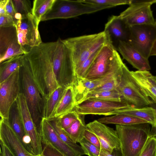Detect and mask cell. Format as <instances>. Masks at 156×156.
I'll return each instance as SVG.
<instances>
[{"instance_id": "obj_1", "label": "cell", "mask_w": 156, "mask_h": 156, "mask_svg": "<svg viewBox=\"0 0 156 156\" xmlns=\"http://www.w3.org/2000/svg\"><path fill=\"white\" fill-rule=\"evenodd\" d=\"M28 65L35 82L42 95L47 98L60 87L54 73L51 42H42L22 55Z\"/></svg>"}, {"instance_id": "obj_2", "label": "cell", "mask_w": 156, "mask_h": 156, "mask_svg": "<svg viewBox=\"0 0 156 156\" xmlns=\"http://www.w3.org/2000/svg\"><path fill=\"white\" fill-rule=\"evenodd\" d=\"M62 40L70 50L75 75L76 71L92 54L107 43H112L104 31Z\"/></svg>"}, {"instance_id": "obj_3", "label": "cell", "mask_w": 156, "mask_h": 156, "mask_svg": "<svg viewBox=\"0 0 156 156\" xmlns=\"http://www.w3.org/2000/svg\"><path fill=\"white\" fill-rule=\"evenodd\" d=\"M148 123L130 125H116L123 156H139L149 138Z\"/></svg>"}, {"instance_id": "obj_4", "label": "cell", "mask_w": 156, "mask_h": 156, "mask_svg": "<svg viewBox=\"0 0 156 156\" xmlns=\"http://www.w3.org/2000/svg\"><path fill=\"white\" fill-rule=\"evenodd\" d=\"M51 44L53 66L58 82L65 87L73 85L75 75L70 50L60 38Z\"/></svg>"}, {"instance_id": "obj_5", "label": "cell", "mask_w": 156, "mask_h": 156, "mask_svg": "<svg viewBox=\"0 0 156 156\" xmlns=\"http://www.w3.org/2000/svg\"><path fill=\"white\" fill-rule=\"evenodd\" d=\"M22 65L20 69L21 92L26 102L37 128H39L43 118L44 99L41 93L34 80L29 67L22 57Z\"/></svg>"}, {"instance_id": "obj_6", "label": "cell", "mask_w": 156, "mask_h": 156, "mask_svg": "<svg viewBox=\"0 0 156 156\" xmlns=\"http://www.w3.org/2000/svg\"><path fill=\"white\" fill-rule=\"evenodd\" d=\"M124 64L115 48L109 42L100 49L84 79L90 80L100 79L119 69Z\"/></svg>"}, {"instance_id": "obj_7", "label": "cell", "mask_w": 156, "mask_h": 156, "mask_svg": "<svg viewBox=\"0 0 156 156\" xmlns=\"http://www.w3.org/2000/svg\"><path fill=\"white\" fill-rule=\"evenodd\" d=\"M109 8L86 3L80 0H55L51 8L42 17L41 21L73 18Z\"/></svg>"}, {"instance_id": "obj_8", "label": "cell", "mask_w": 156, "mask_h": 156, "mask_svg": "<svg viewBox=\"0 0 156 156\" xmlns=\"http://www.w3.org/2000/svg\"><path fill=\"white\" fill-rule=\"evenodd\" d=\"M122 101L136 108L151 106L154 103L141 89L124 64L119 84L116 89Z\"/></svg>"}, {"instance_id": "obj_9", "label": "cell", "mask_w": 156, "mask_h": 156, "mask_svg": "<svg viewBox=\"0 0 156 156\" xmlns=\"http://www.w3.org/2000/svg\"><path fill=\"white\" fill-rule=\"evenodd\" d=\"M39 23L31 13L22 16L15 25L18 42L25 54L42 42L38 30Z\"/></svg>"}, {"instance_id": "obj_10", "label": "cell", "mask_w": 156, "mask_h": 156, "mask_svg": "<svg viewBox=\"0 0 156 156\" xmlns=\"http://www.w3.org/2000/svg\"><path fill=\"white\" fill-rule=\"evenodd\" d=\"M127 42L145 58L148 59L156 39V25L144 24L129 27Z\"/></svg>"}, {"instance_id": "obj_11", "label": "cell", "mask_w": 156, "mask_h": 156, "mask_svg": "<svg viewBox=\"0 0 156 156\" xmlns=\"http://www.w3.org/2000/svg\"><path fill=\"white\" fill-rule=\"evenodd\" d=\"M155 0H131L129 6L119 15L128 27L144 24H154L151 6Z\"/></svg>"}, {"instance_id": "obj_12", "label": "cell", "mask_w": 156, "mask_h": 156, "mask_svg": "<svg viewBox=\"0 0 156 156\" xmlns=\"http://www.w3.org/2000/svg\"><path fill=\"white\" fill-rule=\"evenodd\" d=\"M20 69L0 83V115L1 118L8 119L10 108L21 93Z\"/></svg>"}, {"instance_id": "obj_13", "label": "cell", "mask_w": 156, "mask_h": 156, "mask_svg": "<svg viewBox=\"0 0 156 156\" xmlns=\"http://www.w3.org/2000/svg\"><path fill=\"white\" fill-rule=\"evenodd\" d=\"M130 106L125 102L88 98L76 105L74 109L79 115H113L117 110Z\"/></svg>"}, {"instance_id": "obj_14", "label": "cell", "mask_w": 156, "mask_h": 156, "mask_svg": "<svg viewBox=\"0 0 156 156\" xmlns=\"http://www.w3.org/2000/svg\"><path fill=\"white\" fill-rule=\"evenodd\" d=\"M26 135L30 139L31 153L36 155L42 154V140L27 105L25 98L21 92L17 99Z\"/></svg>"}, {"instance_id": "obj_15", "label": "cell", "mask_w": 156, "mask_h": 156, "mask_svg": "<svg viewBox=\"0 0 156 156\" xmlns=\"http://www.w3.org/2000/svg\"><path fill=\"white\" fill-rule=\"evenodd\" d=\"M24 54L18 42L15 26L0 27V63Z\"/></svg>"}, {"instance_id": "obj_16", "label": "cell", "mask_w": 156, "mask_h": 156, "mask_svg": "<svg viewBox=\"0 0 156 156\" xmlns=\"http://www.w3.org/2000/svg\"><path fill=\"white\" fill-rule=\"evenodd\" d=\"M0 140L8 148L14 156H30V153L13 130L8 119L1 118Z\"/></svg>"}, {"instance_id": "obj_17", "label": "cell", "mask_w": 156, "mask_h": 156, "mask_svg": "<svg viewBox=\"0 0 156 156\" xmlns=\"http://www.w3.org/2000/svg\"><path fill=\"white\" fill-rule=\"evenodd\" d=\"M39 131L42 143L44 144H50L65 156H79L62 140L48 119L42 118Z\"/></svg>"}, {"instance_id": "obj_18", "label": "cell", "mask_w": 156, "mask_h": 156, "mask_svg": "<svg viewBox=\"0 0 156 156\" xmlns=\"http://www.w3.org/2000/svg\"><path fill=\"white\" fill-rule=\"evenodd\" d=\"M116 48L123 58L139 71L151 69L148 59L143 56L127 42L119 41Z\"/></svg>"}, {"instance_id": "obj_19", "label": "cell", "mask_w": 156, "mask_h": 156, "mask_svg": "<svg viewBox=\"0 0 156 156\" xmlns=\"http://www.w3.org/2000/svg\"><path fill=\"white\" fill-rule=\"evenodd\" d=\"M123 66L118 70L97 80H90L85 79H81L76 80L73 85L76 105L80 102L87 93L121 73Z\"/></svg>"}, {"instance_id": "obj_20", "label": "cell", "mask_w": 156, "mask_h": 156, "mask_svg": "<svg viewBox=\"0 0 156 156\" xmlns=\"http://www.w3.org/2000/svg\"><path fill=\"white\" fill-rule=\"evenodd\" d=\"M108 36L112 44L116 46L120 41L127 42L129 35V27L119 16H112L105 24L104 30Z\"/></svg>"}, {"instance_id": "obj_21", "label": "cell", "mask_w": 156, "mask_h": 156, "mask_svg": "<svg viewBox=\"0 0 156 156\" xmlns=\"http://www.w3.org/2000/svg\"><path fill=\"white\" fill-rule=\"evenodd\" d=\"M86 126L98 138L108 143L113 149L121 147L119 138L116 130L97 120L89 122Z\"/></svg>"}, {"instance_id": "obj_22", "label": "cell", "mask_w": 156, "mask_h": 156, "mask_svg": "<svg viewBox=\"0 0 156 156\" xmlns=\"http://www.w3.org/2000/svg\"><path fill=\"white\" fill-rule=\"evenodd\" d=\"M139 87L152 102L156 104V78L147 71H130Z\"/></svg>"}, {"instance_id": "obj_23", "label": "cell", "mask_w": 156, "mask_h": 156, "mask_svg": "<svg viewBox=\"0 0 156 156\" xmlns=\"http://www.w3.org/2000/svg\"><path fill=\"white\" fill-rule=\"evenodd\" d=\"M119 114L130 115L144 119L151 126H154L156 123V112L155 109L152 106L136 108L129 106L117 110L113 113V115Z\"/></svg>"}, {"instance_id": "obj_24", "label": "cell", "mask_w": 156, "mask_h": 156, "mask_svg": "<svg viewBox=\"0 0 156 156\" xmlns=\"http://www.w3.org/2000/svg\"><path fill=\"white\" fill-rule=\"evenodd\" d=\"M74 88L73 85L66 87L55 113V118H59L73 111L76 105Z\"/></svg>"}, {"instance_id": "obj_25", "label": "cell", "mask_w": 156, "mask_h": 156, "mask_svg": "<svg viewBox=\"0 0 156 156\" xmlns=\"http://www.w3.org/2000/svg\"><path fill=\"white\" fill-rule=\"evenodd\" d=\"M66 87L60 86L56 89L47 99H44L43 118L48 119L55 118L56 109Z\"/></svg>"}, {"instance_id": "obj_26", "label": "cell", "mask_w": 156, "mask_h": 156, "mask_svg": "<svg viewBox=\"0 0 156 156\" xmlns=\"http://www.w3.org/2000/svg\"><path fill=\"white\" fill-rule=\"evenodd\" d=\"M8 120L11 127L22 142L26 134L17 99L10 108Z\"/></svg>"}, {"instance_id": "obj_27", "label": "cell", "mask_w": 156, "mask_h": 156, "mask_svg": "<svg viewBox=\"0 0 156 156\" xmlns=\"http://www.w3.org/2000/svg\"><path fill=\"white\" fill-rule=\"evenodd\" d=\"M113 115L101 118L97 120L104 124H114L121 125H130L148 123L144 119L130 115L119 114Z\"/></svg>"}, {"instance_id": "obj_28", "label": "cell", "mask_w": 156, "mask_h": 156, "mask_svg": "<svg viewBox=\"0 0 156 156\" xmlns=\"http://www.w3.org/2000/svg\"><path fill=\"white\" fill-rule=\"evenodd\" d=\"M22 55L13 57L0 63V83L20 68L22 65Z\"/></svg>"}, {"instance_id": "obj_29", "label": "cell", "mask_w": 156, "mask_h": 156, "mask_svg": "<svg viewBox=\"0 0 156 156\" xmlns=\"http://www.w3.org/2000/svg\"><path fill=\"white\" fill-rule=\"evenodd\" d=\"M48 120L62 140L72 148L79 156L85 154L81 146L74 142L62 128L58 118H54Z\"/></svg>"}, {"instance_id": "obj_30", "label": "cell", "mask_w": 156, "mask_h": 156, "mask_svg": "<svg viewBox=\"0 0 156 156\" xmlns=\"http://www.w3.org/2000/svg\"><path fill=\"white\" fill-rule=\"evenodd\" d=\"M84 116L79 115L78 118L69 127L63 129L71 139L76 143H79L84 138V131L87 128L84 122Z\"/></svg>"}, {"instance_id": "obj_31", "label": "cell", "mask_w": 156, "mask_h": 156, "mask_svg": "<svg viewBox=\"0 0 156 156\" xmlns=\"http://www.w3.org/2000/svg\"><path fill=\"white\" fill-rule=\"evenodd\" d=\"M55 0H34L32 13L39 23L42 17L51 7Z\"/></svg>"}, {"instance_id": "obj_32", "label": "cell", "mask_w": 156, "mask_h": 156, "mask_svg": "<svg viewBox=\"0 0 156 156\" xmlns=\"http://www.w3.org/2000/svg\"><path fill=\"white\" fill-rule=\"evenodd\" d=\"M90 98L107 101H122L121 95L116 89L108 91L89 92L83 97L80 102Z\"/></svg>"}, {"instance_id": "obj_33", "label": "cell", "mask_w": 156, "mask_h": 156, "mask_svg": "<svg viewBox=\"0 0 156 156\" xmlns=\"http://www.w3.org/2000/svg\"><path fill=\"white\" fill-rule=\"evenodd\" d=\"M132 0H80L84 3L94 5L104 6L109 8L115 6L123 5H130Z\"/></svg>"}, {"instance_id": "obj_34", "label": "cell", "mask_w": 156, "mask_h": 156, "mask_svg": "<svg viewBox=\"0 0 156 156\" xmlns=\"http://www.w3.org/2000/svg\"><path fill=\"white\" fill-rule=\"evenodd\" d=\"M16 13L22 16L32 13V8L31 2L28 0H12Z\"/></svg>"}, {"instance_id": "obj_35", "label": "cell", "mask_w": 156, "mask_h": 156, "mask_svg": "<svg viewBox=\"0 0 156 156\" xmlns=\"http://www.w3.org/2000/svg\"><path fill=\"white\" fill-rule=\"evenodd\" d=\"M122 73V71L120 74L96 88L91 92L108 91L116 89L120 82Z\"/></svg>"}, {"instance_id": "obj_36", "label": "cell", "mask_w": 156, "mask_h": 156, "mask_svg": "<svg viewBox=\"0 0 156 156\" xmlns=\"http://www.w3.org/2000/svg\"><path fill=\"white\" fill-rule=\"evenodd\" d=\"M101 48L92 54L76 71L75 81L78 79L85 78L87 71L90 66Z\"/></svg>"}, {"instance_id": "obj_37", "label": "cell", "mask_w": 156, "mask_h": 156, "mask_svg": "<svg viewBox=\"0 0 156 156\" xmlns=\"http://www.w3.org/2000/svg\"><path fill=\"white\" fill-rule=\"evenodd\" d=\"M79 143L85 154L89 156H99L101 149L83 138Z\"/></svg>"}, {"instance_id": "obj_38", "label": "cell", "mask_w": 156, "mask_h": 156, "mask_svg": "<svg viewBox=\"0 0 156 156\" xmlns=\"http://www.w3.org/2000/svg\"><path fill=\"white\" fill-rule=\"evenodd\" d=\"M79 115L73 109L71 112L58 118L62 128L65 129L69 127L79 117Z\"/></svg>"}, {"instance_id": "obj_39", "label": "cell", "mask_w": 156, "mask_h": 156, "mask_svg": "<svg viewBox=\"0 0 156 156\" xmlns=\"http://www.w3.org/2000/svg\"><path fill=\"white\" fill-rule=\"evenodd\" d=\"M139 156H156V138L149 137Z\"/></svg>"}, {"instance_id": "obj_40", "label": "cell", "mask_w": 156, "mask_h": 156, "mask_svg": "<svg viewBox=\"0 0 156 156\" xmlns=\"http://www.w3.org/2000/svg\"><path fill=\"white\" fill-rule=\"evenodd\" d=\"M83 137L88 141L97 147L101 148V144L98 137L87 128L85 130Z\"/></svg>"}, {"instance_id": "obj_41", "label": "cell", "mask_w": 156, "mask_h": 156, "mask_svg": "<svg viewBox=\"0 0 156 156\" xmlns=\"http://www.w3.org/2000/svg\"><path fill=\"white\" fill-rule=\"evenodd\" d=\"M44 145L43 148V156H65L50 144H47Z\"/></svg>"}, {"instance_id": "obj_42", "label": "cell", "mask_w": 156, "mask_h": 156, "mask_svg": "<svg viewBox=\"0 0 156 156\" xmlns=\"http://www.w3.org/2000/svg\"><path fill=\"white\" fill-rule=\"evenodd\" d=\"M13 26H15V24L11 17L8 15L0 16V27Z\"/></svg>"}, {"instance_id": "obj_43", "label": "cell", "mask_w": 156, "mask_h": 156, "mask_svg": "<svg viewBox=\"0 0 156 156\" xmlns=\"http://www.w3.org/2000/svg\"><path fill=\"white\" fill-rule=\"evenodd\" d=\"M99 156H123L120 148H114L112 151L101 149Z\"/></svg>"}, {"instance_id": "obj_44", "label": "cell", "mask_w": 156, "mask_h": 156, "mask_svg": "<svg viewBox=\"0 0 156 156\" xmlns=\"http://www.w3.org/2000/svg\"><path fill=\"white\" fill-rule=\"evenodd\" d=\"M6 11L7 14L12 18L16 25L17 23V21L15 19L16 13L15 11L12 0H8L6 6Z\"/></svg>"}, {"instance_id": "obj_45", "label": "cell", "mask_w": 156, "mask_h": 156, "mask_svg": "<svg viewBox=\"0 0 156 156\" xmlns=\"http://www.w3.org/2000/svg\"><path fill=\"white\" fill-rule=\"evenodd\" d=\"M8 0H0V16L7 15L6 11V6Z\"/></svg>"}, {"instance_id": "obj_46", "label": "cell", "mask_w": 156, "mask_h": 156, "mask_svg": "<svg viewBox=\"0 0 156 156\" xmlns=\"http://www.w3.org/2000/svg\"><path fill=\"white\" fill-rule=\"evenodd\" d=\"M0 149L3 152L5 156H14L8 148L0 141Z\"/></svg>"}, {"instance_id": "obj_47", "label": "cell", "mask_w": 156, "mask_h": 156, "mask_svg": "<svg viewBox=\"0 0 156 156\" xmlns=\"http://www.w3.org/2000/svg\"><path fill=\"white\" fill-rule=\"evenodd\" d=\"M151 106L155 109L156 112V104L153 103ZM149 137L156 138V123L154 126H151L149 133Z\"/></svg>"}, {"instance_id": "obj_48", "label": "cell", "mask_w": 156, "mask_h": 156, "mask_svg": "<svg viewBox=\"0 0 156 156\" xmlns=\"http://www.w3.org/2000/svg\"><path fill=\"white\" fill-rule=\"evenodd\" d=\"M156 56V39L152 46L150 52V56Z\"/></svg>"}, {"instance_id": "obj_49", "label": "cell", "mask_w": 156, "mask_h": 156, "mask_svg": "<svg viewBox=\"0 0 156 156\" xmlns=\"http://www.w3.org/2000/svg\"><path fill=\"white\" fill-rule=\"evenodd\" d=\"M30 156H43V155H42V154L40 155H36L30 153Z\"/></svg>"}, {"instance_id": "obj_50", "label": "cell", "mask_w": 156, "mask_h": 156, "mask_svg": "<svg viewBox=\"0 0 156 156\" xmlns=\"http://www.w3.org/2000/svg\"><path fill=\"white\" fill-rule=\"evenodd\" d=\"M0 156H5L4 153L0 149Z\"/></svg>"}, {"instance_id": "obj_51", "label": "cell", "mask_w": 156, "mask_h": 156, "mask_svg": "<svg viewBox=\"0 0 156 156\" xmlns=\"http://www.w3.org/2000/svg\"><path fill=\"white\" fill-rule=\"evenodd\" d=\"M154 24L156 25V19L155 20Z\"/></svg>"}, {"instance_id": "obj_52", "label": "cell", "mask_w": 156, "mask_h": 156, "mask_svg": "<svg viewBox=\"0 0 156 156\" xmlns=\"http://www.w3.org/2000/svg\"><path fill=\"white\" fill-rule=\"evenodd\" d=\"M155 76V77H156V76Z\"/></svg>"}]
</instances>
